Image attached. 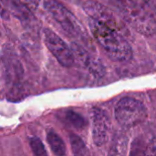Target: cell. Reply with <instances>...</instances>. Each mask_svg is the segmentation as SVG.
I'll list each match as a JSON object with an SVG mask.
<instances>
[{"instance_id":"cell-1","label":"cell","mask_w":156,"mask_h":156,"mask_svg":"<svg viewBox=\"0 0 156 156\" xmlns=\"http://www.w3.org/2000/svg\"><path fill=\"white\" fill-rule=\"evenodd\" d=\"M89 27L93 37L111 59L126 62L133 58L132 47L122 33L92 18L89 19Z\"/></svg>"},{"instance_id":"cell-2","label":"cell","mask_w":156,"mask_h":156,"mask_svg":"<svg viewBox=\"0 0 156 156\" xmlns=\"http://www.w3.org/2000/svg\"><path fill=\"white\" fill-rule=\"evenodd\" d=\"M118 10L122 18L136 32L145 37H151L156 32L154 17L139 5L129 0H109Z\"/></svg>"},{"instance_id":"cell-3","label":"cell","mask_w":156,"mask_h":156,"mask_svg":"<svg viewBox=\"0 0 156 156\" xmlns=\"http://www.w3.org/2000/svg\"><path fill=\"white\" fill-rule=\"evenodd\" d=\"M114 116L121 126L132 128L143 123L148 116V112L142 101L133 98H123L117 102Z\"/></svg>"},{"instance_id":"cell-4","label":"cell","mask_w":156,"mask_h":156,"mask_svg":"<svg viewBox=\"0 0 156 156\" xmlns=\"http://www.w3.org/2000/svg\"><path fill=\"white\" fill-rule=\"evenodd\" d=\"M43 5L47 12L70 36L77 37L82 32L80 23L75 16L61 3L57 0H43Z\"/></svg>"},{"instance_id":"cell-5","label":"cell","mask_w":156,"mask_h":156,"mask_svg":"<svg viewBox=\"0 0 156 156\" xmlns=\"http://www.w3.org/2000/svg\"><path fill=\"white\" fill-rule=\"evenodd\" d=\"M43 39L48 50L60 65L66 68H70L74 65L75 58L71 48L54 31L45 28L43 30Z\"/></svg>"},{"instance_id":"cell-6","label":"cell","mask_w":156,"mask_h":156,"mask_svg":"<svg viewBox=\"0 0 156 156\" xmlns=\"http://www.w3.org/2000/svg\"><path fill=\"white\" fill-rule=\"evenodd\" d=\"M83 9L85 13L90 16V18L102 22L116 29L124 36V32L126 30L125 26L122 25V23L117 17H115L113 13L102 4L93 0H90L84 4Z\"/></svg>"},{"instance_id":"cell-7","label":"cell","mask_w":156,"mask_h":156,"mask_svg":"<svg viewBox=\"0 0 156 156\" xmlns=\"http://www.w3.org/2000/svg\"><path fill=\"white\" fill-rule=\"evenodd\" d=\"M91 116V132L93 143L96 146H103L109 139L110 118L105 111L94 107L90 112Z\"/></svg>"},{"instance_id":"cell-8","label":"cell","mask_w":156,"mask_h":156,"mask_svg":"<svg viewBox=\"0 0 156 156\" xmlns=\"http://www.w3.org/2000/svg\"><path fill=\"white\" fill-rule=\"evenodd\" d=\"M70 48L73 52L75 61H78L81 66L87 69L90 73H91L94 77L101 78L104 76L106 70L102 63L100 62V60L90 56L85 48H83L77 43H72Z\"/></svg>"},{"instance_id":"cell-9","label":"cell","mask_w":156,"mask_h":156,"mask_svg":"<svg viewBox=\"0 0 156 156\" xmlns=\"http://www.w3.org/2000/svg\"><path fill=\"white\" fill-rule=\"evenodd\" d=\"M5 5L8 11H10L14 16L19 18L21 21H30L32 15L27 7L20 0H1Z\"/></svg>"},{"instance_id":"cell-10","label":"cell","mask_w":156,"mask_h":156,"mask_svg":"<svg viewBox=\"0 0 156 156\" xmlns=\"http://www.w3.org/2000/svg\"><path fill=\"white\" fill-rule=\"evenodd\" d=\"M47 140L54 154L60 156L66 154V145L63 140L56 132L50 130L48 133Z\"/></svg>"},{"instance_id":"cell-11","label":"cell","mask_w":156,"mask_h":156,"mask_svg":"<svg viewBox=\"0 0 156 156\" xmlns=\"http://www.w3.org/2000/svg\"><path fill=\"white\" fill-rule=\"evenodd\" d=\"M69 141H70V145L72 152L75 155H89L90 152L84 144L83 140L76 135V134H70L69 135Z\"/></svg>"},{"instance_id":"cell-12","label":"cell","mask_w":156,"mask_h":156,"mask_svg":"<svg viewBox=\"0 0 156 156\" xmlns=\"http://www.w3.org/2000/svg\"><path fill=\"white\" fill-rule=\"evenodd\" d=\"M66 117H67L69 122L73 127H75L77 130H82L87 125V122H86L85 118L81 114H80L74 111H68L66 113Z\"/></svg>"},{"instance_id":"cell-13","label":"cell","mask_w":156,"mask_h":156,"mask_svg":"<svg viewBox=\"0 0 156 156\" xmlns=\"http://www.w3.org/2000/svg\"><path fill=\"white\" fill-rule=\"evenodd\" d=\"M29 144H30V147H31L35 155L44 156L48 154V153L45 149V146L39 138H37V137L30 138L29 139Z\"/></svg>"},{"instance_id":"cell-14","label":"cell","mask_w":156,"mask_h":156,"mask_svg":"<svg viewBox=\"0 0 156 156\" xmlns=\"http://www.w3.org/2000/svg\"><path fill=\"white\" fill-rule=\"evenodd\" d=\"M145 154L156 155V137L151 140L148 146L145 148Z\"/></svg>"},{"instance_id":"cell-15","label":"cell","mask_w":156,"mask_h":156,"mask_svg":"<svg viewBox=\"0 0 156 156\" xmlns=\"http://www.w3.org/2000/svg\"><path fill=\"white\" fill-rule=\"evenodd\" d=\"M27 5H32V6H37L40 0H20Z\"/></svg>"},{"instance_id":"cell-16","label":"cell","mask_w":156,"mask_h":156,"mask_svg":"<svg viewBox=\"0 0 156 156\" xmlns=\"http://www.w3.org/2000/svg\"><path fill=\"white\" fill-rule=\"evenodd\" d=\"M143 1H147V0H143Z\"/></svg>"}]
</instances>
